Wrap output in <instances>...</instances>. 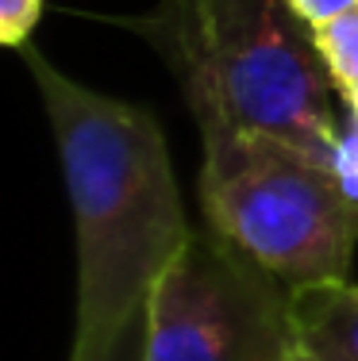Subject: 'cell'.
<instances>
[{
  "instance_id": "obj_1",
  "label": "cell",
  "mask_w": 358,
  "mask_h": 361,
  "mask_svg": "<svg viewBox=\"0 0 358 361\" xmlns=\"http://www.w3.org/2000/svg\"><path fill=\"white\" fill-rule=\"evenodd\" d=\"M54 131L78 235L73 350H97L147 307L150 292L193 238L162 127L139 104L105 97L20 47Z\"/></svg>"
},
{
  "instance_id": "obj_2",
  "label": "cell",
  "mask_w": 358,
  "mask_h": 361,
  "mask_svg": "<svg viewBox=\"0 0 358 361\" xmlns=\"http://www.w3.org/2000/svg\"><path fill=\"white\" fill-rule=\"evenodd\" d=\"M147 31L181 77L201 131L266 135L335 166V81L285 0H166Z\"/></svg>"
},
{
  "instance_id": "obj_3",
  "label": "cell",
  "mask_w": 358,
  "mask_h": 361,
  "mask_svg": "<svg viewBox=\"0 0 358 361\" xmlns=\"http://www.w3.org/2000/svg\"><path fill=\"white\" fill-rule=\"evenodd\" d=\"M201 142L204 227L289 292L351 277L358 212L331 169L235 127H204Z\"/></svg>"
},
{
  "instance_id": "obj_4",
  "label": "cell",
  "mask_w": 358,
  "mask_h": 361,
  "mask_svg": "<svg viewBox=\"0 0 358 361\" xmlns=\"http://www.w3.org/2000/svg\"><path fill=\"white\" fill-rule=\"evenodd\" d=\"M293 292L216 231H193L147 300V361H285Z\"/></svg>"
},
{
  "instance_id": "obj_5",
  "label": "cell",
  "mask_w": 358,
  "mask_h": 361,
  "mask_svg": "<svg viewBox=\"0 0 358 361\" xmlns=\"http://www.w3.org/2000/svg\"><path fill=\"white\" fill-rule=\"evenodd\" d=\"M297 346L320 361H358V285L328 281V285L293 292Z\"/></svg>"
},
{
  "instance_id": "obj_6",
  "label": "cell",
  "mask_w": 358,
  "mask_h": 361,
  "mask_svg": "<svg viewBox=\"0 0 358 361\" xmlns=\"http://www.w3.org/2000/svg\"><path fill=\"white\" fill-rule=\"evenodd\" d=\"M312 42H316V50L339 92L358 85V4L347 8L335 20L312 27Z\"/></svg>"
},
{
  "instance_id": "obj_7",
  "label": "cell",
  "mask_w": 358,
  "mask_h": 361,
  "mask_svg": "<svg viewBox=\"0 0 358 361\" xmlns=\"http://www.w3.org/2000/svg\"><path fill=\"white\" fill-rule=\"evenodd\" d=\"M70 361H147V307H139L105 346L70 350Z\"/></svg>"
},
{
  "instance_id": "obj_8",
  "label": "cell",
  "mask_w": 358,
  "mask_h": 361,
  "mask_svg": "<svg viewBox=\"0 0 358 361\" xmlns=\"http://www.w3.org/2000/svg\"><path fill=\"white\" fill-rule=\"evenodd\" d=\"M42 16V0H0V42L4 47H28Z\"/></svg>"
},
{
  "instance_id": "obj_9",
  "label": "cell",
  "mask_w": 358,
  "mask_h": 361,
  "mask_svg": "<svg viewBox=\"0 0 358 361\" xmlns=\"http://www.w3.org/2000/svg\"><path fill=\"white\" fill-rule=\"evenodd\" d=\"M331 173H335L343 196L351 200V208L358 212V119H351V116L343 119V135H339V150H335Z\"/></svg>"
},
{
  "instance_id": "obj_10",
  "label": "cell",
  "mask_w": 358,
  "mask_h": 361,
  "mask_svg": "<svg viewBox=\"0 0 358 361\" xmlns=\"http://www.w3.org/2000/svg\"><path fill=\"white\" fill-rule=\"evenodd\" d=\"M289 8H293V16L304 23V27H320V23L335 20V16H343L347 8H354L358 0H285Z\"/></svg>"
},
{
  "instance_id": "obj_11",
  "label": "cell",
  "mask_w": 358,
  "mask_h": 361,
  "mask_svg": "<svg viewBox=\"0 0 358 361\" xmlns=\"http://www.w3.org/2000/svg\"><path fill=\"white\" fill-rule=\"evenodd\" d=\"M339 97H343V108H347V116H351V119H358V85H351V89H343Z\"/></svg>"
},
{
  "instance_id": "obj_12",
  "label": "cell",
  "mask_w": 358,
  "mask_h": 361,
  "mask_svg": "<svg viewBox=\"0 0 358 361\" xmlns=\"http://www.w3.org/2000/svg\"><path fill=\"white\" fill-rule=\"evenodd\" d=\"M285 361H320V357H312L309 350H301V346H297V350H293V354H289Z\"/></svg>"
}]
</instances>
